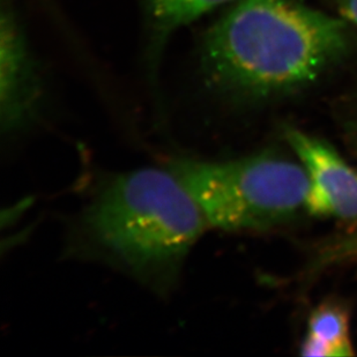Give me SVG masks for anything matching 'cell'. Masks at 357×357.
<instances>
[{
  "label": "cell",
  "mask_w": 357,
  "mask_h": 357,
  "mask_svg": "<svg viewBox=\"0 0 357 357\" xmlns=\"http://www.w3.org/2000/svg\"><path fill=\"white\" fill-rule=\"evenodd\" d=\"M351 43L344 20L300 0H234L202 34L197 70L211 94L264 101L314 84Z\"/></svg>",
  "instance_id": "obj_1"
},
{
  "label": "cell",
  "mask_w": 357,
  "mask_h": 357,
  "mask_svg": "<svg viewBox=\"0 0 357 357\" xmlns=\"http://www.w3.org/2000/svg\"><path fill=\"white\" fill-rule=\"evenodd\" d=\"M206 227L196 200L168 168H140L98 185L75 220L72 241L82 256L165 295Z\"/></svg>",
  "instance_id": "obj_2"
},
{
  "label": "cell",
  "mask_w": 357,
  "mask_h": 357,
  "mask_svg": "<svg viewBox=\"0 0 357 357\" xmlns=\"http://www.w3.org/2000/svg\"><path fill=\"white\" fill-rule=\"evenodd\" d=\"M167 168L196 200L208 226L260 231L286 222L305 207L303 165L272 154L228 161L175 159Z\"/></svg>",
  "instance_id": "obj_3"
},
{
  "label": "cell",
  "mask_w": 357,
  "mask_h": 357,
  "mask_svg": "<svg viewBox=\"0 0 357 357\" xmlns=\"http://www.w3.org/2000/svg\"><path fill=\"white\" fill-rule=\"evenodd\" d=\"M40 63L14 0L0 8V119L3 135H17L38 121L44 101Z\"/></svg>",
  "instance_id": "obj_4"
},
{
  "label": "cell",
  "mask_w": 357,
  "mask_h": 357,
  "mask_svg": "<svg viewBox=\"0 0 357 357\" xmlns=\"http://www.w3.org/2000/svg\"><path fill=\"white\" fill-rule=\"evenodd\" d=\"M286 139L309 178L305 209L317 216L357 219V172L321 139L287 128Z\"/></svg>",
  "instance_id": "obj_5"
},
{
  "label": "cell",
  "mask_w": 357,
  "mask_h": 357,
  "mask_svg": "<svg viewBox=\"0 0 357 357\" xmlns=\"http://www.w3.org/2000/svg\"><path fill=\"white\" fill-rule=\"evenodd\" d=\"M234 0H140L145 19V63L149 73L160 70L172 36L206 14L226 7Z\"/></svg>",
  "instance_id": "obj_6"
},
{
  "label": "cell",
  "mask_w": 357,
  "mask_h": 357,
  "mask_svg": "<svg viewBox=\"0 0 357 357\" xmlns=\"http://www.w3.org/2000/svg\"><path fill=\"white\" fill-rule=\"evenodd\" d=\"M349 311L337 302H325L309 318L301 354L303 356L341 357L354 354L351 342Z\"/></svg>",
  "instance_id": "obj_7"
},
{
  "label": "cell",
  "mask_w": 357,
  "mask_h": 357,
  "mask_svg": "<svg viewBox=\"0 0 357 357\" xmlns=\"http://www.w3.org/2000/svg\"><path fill=\"white\" fill-rule=\"evenodd\" d=\"M335 5L344 20L357 26V0H335Z\"/></svg>",
  "instance_id": "obj_8"
},
{
  "label": "cell",
  "mask_w": 357,
  "mask_h": 357,
  "mask_svg": "<svg viewBox=\"0 0 357 357\" xmlns=\"http://www.w3.org/2000/svg\"><path fill=\"white\" fill-rule=\"evenodd\" d=\"M354 139H355V145H356V147H357V124H356V126H355Z\"/></svg>",
  "instance_id": "obj_9"
}]
</instances>
